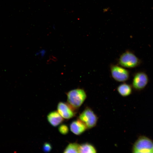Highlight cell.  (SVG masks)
Masks as SVG:
<instances>
[{"instance_id":"obj_1","label":"cell","mask_w":153,"mask_h":153,"mask_svg":"<svg viewBox=\"0 0 153 153\" xmlns=\"http://www.w3.org/2000/svg\"><path fill=\"white\" fill-rule=\"evenodd\" d=\"M66 95L67 103L76 111L82 105L87 97L85 91L80 88L71 90Z\"/></svg>"},{"instance_id":"obj_2","label":"cell","mask_w":153,"mask_h":153,"mask_svg":"<svg viewBox=\"0 0 153 153\" xmlns=\"http://www.w3.org/2000/svg\"><path fill=\"white\" fill-rule=\"evenodd\" d=\"M131 151L134 153H153V141L148 137L141 136L133 144Z\"/></svg>"},{"instance_id":"obj_3","label":"cell","mask_w":153,"mask_h":153,"mask_svg":"<svg viewBox=\"0 0 153 153\" xmlns=\"http://www.w3.org/2000/svg\"><path fill=\"white\" fill-rule=\"evenodd\" d=\"M141 63L140 60L134 53L129 51L122 54L118 60V63L121 66L128 68L136 67Z\"/></svg>"},{"instance_id":"obj_4","label":"cell","mask_w":153,"mask_h":153,"mask_svg":"<svg viewBox=\"0 0 153 153\" xmlns=\"http://www.w3.org/2000/svg\"><path fill=\"white\" fill-rule=\"evenodd\" d=\"M78 119L86 124L88 129H90L96 126L98 118L92 109L87 107L79 114Z\"/></svg>"},{"instance_id":"obj_5","label":"cell","mask_w":153,"mask_h":153,"mask_svg":"<svg viewBox=\"0 0 153 153\" xmlns=\"http://www.w3.org/2000/svg\"><path fill=\"white\" fill-rule=\"evenodd\" d=\"M110 70L112 78L115 80L119 82H124L129 78V71L123 67L117 65H112Z\"/></svg>"},{"instance_id":"obj_6","label":"cell","mask_w":153,"mask_h":153,"mask_svg":"<svg viewBox=\"0 0 153 153\" xmlns=\"http://www.w3.org/2000/svg\"><path fill=\"white\" fill-rule=\"evenodd\" d=\"M148 82V78L146 73L142 72H138L134 76L132 86L135 90L140 91L145 87Z\"/></svg>"},{"instance_id":"obj_7","label":"cell","mask_w":153,"mask_h":153,"mask_svg":"<svg viewBox=\"0 0 153 153\" xmlns=\"http://www.w3.org/2000/svg\"><path fill=\"white\" fill-rule=\"evenodd\" d=\"M57 111L64 118L69 119L74 117L76 111L73 110L67 103L59 102L57 107Z\"/></svg>"},{"instance_id":"obj_8","label":"cell","mask_w":153,"mask_h":153,"mask_svg":"<svg viewBox=\"0 0 153 153\" xmlns=\"http://www.w3.org/2000/svg\"><path fill=\"white\" fill-rule=\"evenodd\" d=\"M71 131L76 135H79L84 133L88 128L86 124L78 119L72 122L70 125Z\"/></svg>"},{"instance_id":"obj_9","label":"cell","mask_w":153,"mask_h":153,"mask_svg":"<svg viewBox=\"0 0 153 153\" xmlns=\"http://www.w3.org/2000/svg\"><path fill=\"white\" fill-rule=\"evenodd\" d=\"M47 118L49 123L54 127L57 126L64 121V118L58 111L55 110L49 113L47 115Z\"/></svg>"},{"instance_id":"obj_10","label":"cell","mask_w":153,"mask_h":153,"mask_svg":"<svg viewBox=\"0 0 153 153\" xmlns=\"http://www.w3.org/2000/svg\"><path fill=\"white\" fill-rule=\"evenodd\" d=\"M117 89L119 94L124 97L129 96L132 92L131 86L126 83H123L119 85Z\"/></svg>"},{"instance_id":"obj_11","label":"cell","mask_w":153,"mask_h":153,"mask_svg":"<svg viewBox=\"0 0 153 153\" xmlns=\"http://www.w3.org/2000/svg\"><path fill=\"white\" fill-rule=\"evenodd\" d=\"M97 152L96 148L92 144L86 143L80 144L79 153H94Z\"/></svg>"},{"instance_id":"obj_12","label":"cell","mask_w":153,"mask_h":153,"mask_svg":"<svg viewBox=\"0 0 153 153\" xmlns=\"http://www.w3.org/2000/svg\"><path fill=\"white\" fill-rule=\"evenodd\" d=\"M80 144L75 142L69 143L63 150V153H79Z\"/></svg>"},{"instance_id":"obj_13","label":"cell","mask_w":153,"mask_h":153,"mask_svg":"<svg viewBox=\"0 0 153 153\" xmlns=\"http://www.w3.org/2000/svg\"><path fill=\"white\" fill-rule=\"evenodd\" d=\"M58 130L59 132L62 134L66 135L69 131V129L68 126L65 124H62L59 127Z\"/></svg>"},{"instance_id":"obj_14","label":"cell","mask_w":153,"mask_h":153,"mask_svg":"<svg viewBox=\"0 0 153 153\" xmlns=\"http://www.w3.org/2000/svg\"><path fill=\"white\" fill-rule=\"evenodd\" d=\"M52 148L51 144L48 142L45 143L43 145L42 150L46 153L50 152Z\"/></svg>"}]
</instances>
